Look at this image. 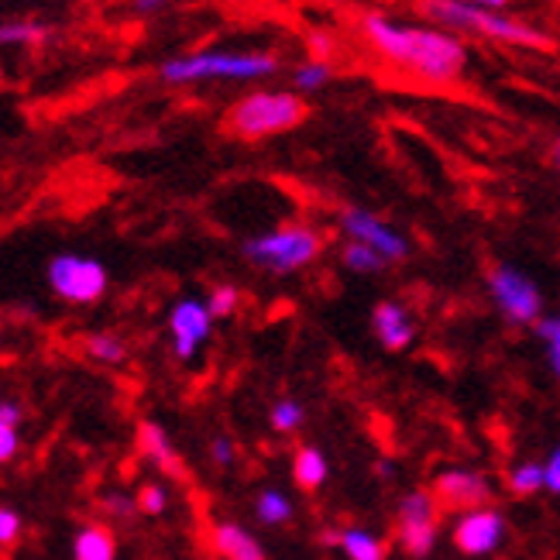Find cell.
<instances>
[{
  "mask_svg": "<svg viewBox=\"0 0 560 560\" xmlns=\"http://www.w3.org/2000/svg\"><path fill=\"white\" fill-rule=\"evenodd\" d=\"M131 4H135L138 14H159L162 8L173 4V0H131Z\"/></svg>",
  "mask_w": 560,
  "mask_h": 560,
  "instance_id": "cell-35",
  "label": "cell"
},
{
  "mask_svg": "<svg viewBox=\"0 0 560 560\" xmlns=\"http://www.w3.org/2000/svg\"><path fill=\"white\" fill-rule=\"evenodd\" d=\"M334 544L348 553V560H385V544L375 537V533H369V529H345L337 537L334 533Z\"/></svg>",
  "mask_w": 560,
  "mask_h": 560,
  "instance_id": "cell-17",
  "label": "cell"
},
{
  "mask_svg": "<svg viewBox=\"0 0 560 560\" xmlns=\"http://www.w3.org/2000/svg\"><path fill=\"white\" fill-rule=\"evenodd\" d=\"M320 248H324V237L303 224L279 228V231L245 241L248 261H255L258 269L272 272V276H289V272L306 269V265L320 255Z\"/></svg>",
  "mask_w": 560,
  "mask_h": 560,
  "instance_id": "cell-5",
  "label": "cell"
},
{
  "mask_svg": "<svg viewBox=\"0 0 560 560\" xmlns=\"http://www.w3.org/2000/svg\"><path fill=\"white\" fill-rule=\"evenodd\" d=\"M279 72V59L272 52H221V48H207V52H189L179 59H168L162 66L165 83H207V80H231V83H252L269 80Z\"/></svg>",
  "mask_w": 560,
  "mask_h": 560,
  "instance_id": "cell-3",
  "label": "cell"
},
{
  "mask_svg": "<svg viewBox=\"0 0 560 560\" xmlns=\"http://www.w3.org/2000/svg\"><path fill=\"white\" fill-rule=\"evenodd\" d=\"M48 285L59 300L66 303H77V306H86V303H96L107 292V269L104 261H96L90 255H56L48 261Z\"/></svg>",
  "mask_w": 560,
  "mask_h": 560,
  "instance_id": "cell-6",
  "label": "cell"
},
{
  "mask_svg": "<svg viewBox=\"0 0 560 560\" xmlns=\"http://www.w3.org/2000/svg\"><path fill=\"white\" fill-rule=\"evenodd\" d=\"M533 327H537V337L547 345V364L557 372V364H560V320L557 316H540Z\"/></svg>",
  "mask_w": 560,
  "mask_h": 560,
  "instance_id": "cell-26",
  "label": "cell"
},
{
  "mask_svg": "<svg viewBox=\"0 0 560 560\" xmlns=\"http://www.w3.org/2000/svg\"><path fill=\"white\" fill-rule=\"evenodd\" d=\"M72 557L77 560H117V540L107 526H83L72 540Z\"/></svg>",
  "mask_w": 560,
  "mask_h": 560,
  "instance_id": "cell-15",
  "label": "cell"
},
{
  "mask_svg": "<svg viewBox=\"0 0 560 560\" xmlns=\"http://www.w3.org/2000/svg\"><path fill=\"white\" fill-rule=\"evenodd\" d=\"M436 509H454V513H471V509L489 505L492 489L485 475L478 471H465V468H451L444 475H436L433 492H430Z\"/></svg>",
  "mask_w": 560,
  "mask_h": 560,
  "instance_id": "cell-10",
  "label": "cell"
},
{
  "mask_svg": "<svg viewBox=\"0 0 560 560\" xmlns=\"http://www.w3.org/2000/svg\"><path fill=\"white\" fill-rule=\"evenodd\" d=\"M86 351H90V358L104 361V364H120L128 358L125 340H120L117 334H90L86 337Z\"/></svg>",
  "mask_w": 560,
  "mask_h": 560,
  "instance_id": "cell-23",
  "label": "cell"
},
{
  "mask_svg": "<svg viewBox=\"0 0 560 560\" xmlns=\"http://www.w3.org/2000/svg\"><path fill=\"white\" fill-rule=\"evenodd\" d=\"M544 489L553 492V495H557V489H560V451H553V454L547 457V465H544Z\"/></svg>",
  "mask_w": 560,
  "mask_h": 560,
  "instance_id": "cell-31",
  "label": "cell"
},
{
  "mask_svg": "<svg viewBox=\"0 0 560 560\" xmlns=\"http://www.w3.org/2000/svg\"><path fill=\"white\" fill-rule=\"evenodd\" d=\"M300 423H303V406L296 399H282L272 406V427L279 433H292Z\"/></svg>",
  "mask_w": 560,
  "mask_h": 560,
  "instance_id": "cell-27",
  "label": "cell"
},
{
  "mask_svg": "<svg viewBox=\"0 0 560 560\" xmlns=\"http://www.w3.org/2000/svg\"><path fill=\"white\" fill-rule=\"evenodd\" d=\"M310 59H320V62H327V56L334 52V38L330 35H320V32H316V35H310Z\"/></svg>",
  "mask_w": 560,
  "mask_h": 560,
  "instance_id": "cell-32",
  "label": "cell"
},
{
  "mask_svg": "<svg viewBox=\"0 0 560 560\" xmlns=\"http://www.w3.org/2000/svg\"><path fill=\"white\" fill-rule=\"evenodd\" d=\"M509 489L516 495H537L544 489V465H537V460H523V465H516L513 475H509Z\"/></svg>",
  "mask_w": 560,
  "mask_h": 560,
  "instance_id": "cell-24",
  "label": "cell"
},
{
  "mask_svg": "<svg viewBox=\"0 0 560 560\" xmlns=\"http://www.w3.org/2000/svg\"><path fill=\"white\" fill-rule=\"evenodd\" d=\"M18 533H21V516L14 513V509L0 505V544L18 540Z\"/></svg>",
  "mask_w": 560,
  "mask_h": 560,
  "instance_id": "cell-29",
  "label": "cell"
},
{
  "mask_svg": "<svg viewBox=\"0 0 560 560\" xmlns=\"http://www.w3.org/2000/svg\"><path fill=\"white\" fill-rule=\"evenodd\" d=\"M292 478H296L306 492L320 489L327 481V457L316 447H300L296 457H292Z\"/></svg>",
  "mask_w": 560,
  "mask_h": 560,
  "instance_id": "cell-18",
  "label": "cell"
},
{
  "mask_svg": "<svg viewBox=\"0 0 560 560\" xmlns=\"http://www.w3.org/2000/svg\"><path fill=\"white\" fill-rule=\"evenodd\" d=\"M417 11L433 24H441L444 32H471V35H485V38H495L505 45H523V48H537V52H550L553 38L529 24L523 18H513L505 11H481L471 4H460V0H420Z\"/></svg>",
  "mask_w": 560,
  "mask_h": 560,
  "instance_id": "cell-2",
  "label": "cell"
},
{
  "mask_svg": "<svg viewBox=\"0 0 560 560\" xmlns=\"http://www.w3.org/2000/svg\"><path fill=\"white\" fill-rule=\"evenodd\" d=\"M460 4H471V8H481V11H502L509 0H460Z\"/></svg>",
  "mask_w": 560,
  "mask_h": 560,
  "instance_id": "cell-36",
  "label": "cell"
},
{
  "mask_svg": "<svg viewBox=\"0 0 560 560\" xmlns=\"http://www.w3.org/2000/svg\"><path fill=\"white\" fill-rule=\"evenodd\" d=\"M340 258H345V265H348L351 272H361V276H378L388 265L382 255H375L372 248L358 245V241H348L345 252H340Z\"/></svg>",
  "mask_w": 560,
  "mask_h": 560,
  "instance_id": "cell-21",
  "label": "cell"
},
{
  "mask_svg": "<svg viewBox=\"0 0 560 560\" xmlns=\"http://www.w3.org/2000/svg\"><path fill=\"white\" fill-rule=\"evenodd\" d=\"M306 120V104L300 101V93L289 90H255L248 96L231 107L228 114V128L245 138V141H258L269 135H282L292 131L296 125Z\"/></svg>",
  "mask_w": 560,
  "mask_h": 560,
  "instance_id": "cell-4",
  "label": "cell"
},
{
  "mask_svg": "<svg viewBox=\"0 0 560 560\" xmlns=\"http://www.w3.org/2000/svg\"><path fill=\"white\" fill-rule=\"evenodd\" d=\"M45 38V28L38 21H0V48L11 45H35Z\"/></svg>",
  "mask_w": 560,
  "mask_h": 560,
  "instance_id": "cell-22",
  "label": "cell"
},
{
  "mask_svg": "<svg viewBox=\"0 0 560 560\" xmlns=\"http://www.w3.org/2000/svg\"><path fill=\"white\" fill-rule=\"evenodd\" d=\"M502 537H505V520L492 505L460 513V520L454 523V544L460 553H468V557H485V553L499 550Z\"/></svg>",
  "mask_w": 560,
  "mask_h": 560,
  "instance_id": "cell-11",
  "label": "cell"
},
{
  "mask_svg": "<svg viewBox=\"0 0 560 560\" xmlns=\"http://www.w3.org/2000/svg\"><path fill=\"white\" fill-rule=\"evenodd\" d=\"M213 460H217V465H234V444L228 441V436H217V441H213Z\"/></svg>",
  "mask_w": 560,
  "mask_h": 560,
  "instance_id": "cell-34",
  "label": "cell"
},
{
  "mask_svg": "<svg viewBox=\"0 0 560 560\" xmlns=\"http://www.w3.org/2000/svg\"><path fill=\"white\" fill-rule=\"evenodd\" d=\"M210 313L200 300H183L168 313V334H173V351L179 361L197 358V351L203 348V340L210 337Z\"/></svg>",
  "mask_w": 560,
  "mask_h": 560,
  "instance_id": "cell-12",
  "label": "cell"
},
{
  "mask_svg": "<svg viewBox=\"0 0 560 560\" xmlns=\"http://www.w3.org/2000/svg\"><path fill=\"white\" fill-rule=\"evenodd\" d=\"M361 32L385 62L412 72L423 83H454L468 66V45L444 28L402 24L388 14H364Z\"/></svg>",
  "mask_w": 560,
  "mask_h": 560,
  "instance_id": "cell-1",
  "label": "cell"
},
{
  "mask_svg": "<svg viewBox=\"0 0 560 560\" xmlns=\"http://www.w3.org/2000/svg\"><path fill=\"white\" fill-rule=\"evenodd\" d=\"M489 289L509 324L526 327V324H537L544 316V296L537 282L523 276L520 269H513V265H495L489 272Z\"/></svg>",
  "mask_w": 560,
  "mask_h": 560,
  "instance_id": "cell-7",
  "label": "cell"
},
{
  "mask_svg": "<svg viewBox=\"0 0 560 560\" xmlns=\"http://www.w3.org/2000/svg\"><path fill=\"white\" fill-rule=\"evenodd\" d=\"M372 327H375V337L382 340V348H388V351H402V348H409V340L417 337V324L409 320L406 306L393 303V300L375 306Z\"/></svg>",
  "mask_w": 560,
  "mask_h": 560,
  "instance_id": "cell-13",
  "label": "cell"
},
{
  "mask_svg": "<svg viewBox=\"0 0 560 560\" xmlns=\"http://www.w3.org/2000/svg\"><path fill=\"white\" fill-rule=\"evenodd\" d=\"M21 441H18V427H0V468L18 454Z\"/></svg>",
  "mask_w": 560,
  "mask_h": 560,
  "instance_id": "cell-30",
  "label": "cell"
},
{
  "mask_svg": "<svg viewBox=\"0 0 560 560\" xmlns=\"http://www.w3.org/2000/svg\"><path fill=\"white\" fill-rule=\"evenodd\" d=\"M340 228H345V234L351 241H358V245H364V248H372L385 261L409 258V241L396 228H388L385 221H378V217L369 213V210H358V207L340 210Z\"/></svg>",
  "mask_w": 560,
  "mask_h": 560,
  "instance_id": "cell-9",
  "label": "cell"
},
{
  "mask_svg": "<svg viewBox=\"0 0 560 560\" xmlns=\"http://www.w3.org/2000/svg\"><path fill=\"white\" fill-rule=\"evenodd\" d=\"M135 502H138L135 509H141L144 516H162L165 505H168V495H165L162 485H141V492H138Z\"/></svg>",
  "mask_w": 560,
  "mask_h": 560,
  "instance_id": "cell-28",
  "label": "cell"
},
{
  "mask_svg": "<svg viewBox=\"0 0 560 560\" xmlns=\"http://www.w3.org/2000/svg\"><path fill=\"white\" fill-rule=\"evenodd\" d=\"M24 417V409L11 399H0V427H18Z\"/></svg>",
  "mask_w": 560,
  "mask_h": 560,
  "instance_id": "cell-33",
  "label": "cell"
},
{
  "mask_svg": "<svg viewBox=\"0 0 560 560\" xmlns=\"http://www.w3.org/2000/svg\"><path fill=\"white\" fill-rule=\"evenodd\" d=\"M436 513L430 492H409L399 502V544L409 557H430L436 547Z\"/></svg>",
  "mask_w": 560,
  "mask_h": 560,
  "instance_id": "cell-8",
  "label": "cell"
},
{
  "mask_svg": "<svg viewBox=\"0 0 560 560\" xmlns=\"http://www.w3.org/2000/svg\"><path fill=\"white\" fill-rule=\"evenodd\" d=\"M241 303V289L224 282V285H213V292L207 296V313H210V320H221V316H231Z\"/></svg>",
  "mask_w": 560,
  "mask_h": 560,
  "instance_id": "cell-25",
  "label": "cell"
},
{
  "mask_svg": "<svg viewBox=\"0 0 560 560\" xmlns=\"http://www.w3.org/2000/svg\"><path fill=\"white\" fill-rule=\"evenodd\" d=\"M107 509H114V513H120V516H128L135 505H128V499H120V495H117V499H107Z\"/></svg>",
  "mask_w": 560,
  "mask_h": 560,
  "instance_id": "cell-37",
  "label": "cell"
},
{
  "mask_svg": "<svg viewBox=\"0 0 560 560\" xmlns=\"http://www.w3.org/2000/svg\"><path fill=\"white\" fill-rule=\"evenodd\" d=\"M213 547L224 560H269L261 550V544L252 537L245 526L237 523H221L213 529Z\"/></svg>",
  "mask_w": 560,
  "mask_h": 560,
  "instance_id": "cell-14",
  "label": "cell"
},
{
  "mask_svg": "<svg viewBox=\"0 0 560 560\" xmlns=\"http://www.w3.org/2000/svg\"><path fill=\"white\" fill-rule=\"evenodd\" d=\"M255 516L265 526H279L292 520V502L279 492V489H265L255 502Z\"/></svg>",
  "mask_w": 560,
  "mask_h": 560,
  "instance_id": "cell-19",
  "label": "cell"
},
{
  "mask_svg": "<svg viewBox=\"0 0 560 560\" xmlns=\"http://www.w3.org/2000/svg\"><path fill=\"white\" fill-rule=\"evenodd\" d=\"M138 447L144 457L155 460L162 471H176V451H173V444H168V433L159 423L138 427Z\"/></svg>",
  "mask_w": 560,
  "mask_h": 560,
  "instance_id": "cell-16",
  "label": "cell"
},
{
  "mask_svg": "<svg viewBox=\"0 0 560 560\" xmlns=\"http://www.w3.org/2000/svg\"><path fill=\"white\" fill-rule=\"evenodd\" d=\"M330 80H334V69H330V62H320V59H306L303 66H296V72H292V83H296L300 93H316Z\"/></svg>",
  "mask_w": 560,
  "mask_h": 560,
  "instance_id": "cell-20",
  "label": "cell"
}]
</instances>
